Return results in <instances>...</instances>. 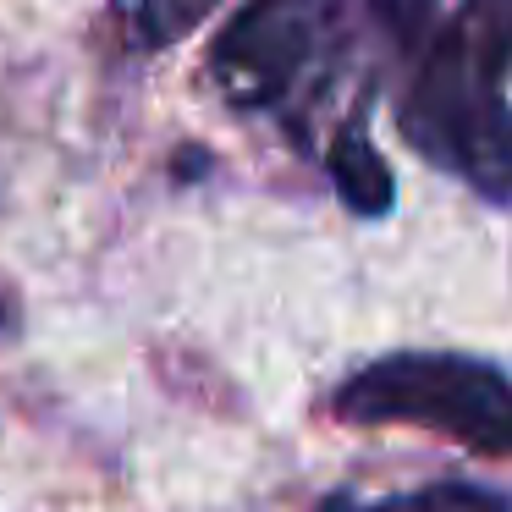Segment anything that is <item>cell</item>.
Returning a JSON list of instances; mask_svg holds the SVG:
<instances>
[{"mask_svg": "<svg viewBox=\"0 0 512 512\" xmlns=\"http://www.w3.org/2000/svg\"><path fill=\"white\" fill-rule=\"evenodd\" d=\"M320 512H397L386 501V507H375V501H358V496H331V501H320Z\"/></svg>", "mask_w": 512, "mask_h": 512, "instance_id": "7", "label": "cell"}, {"mask_svg": "<svg viewBox=\"0 0 512 512\" xmlns=\"http://www.w3.org/2000/svg\"><path fill=\"white\" fill-rule=\"evenodd\" d=\"M342 424H419L479 457H512V375L468 353H391L331 397Z\"/></svg>", "mask_w": 512, "mask_h": 512, "instance_id": "2", "label": "cell"}, {"mask_svg": "<svg viewBox=\"0 0 512 512\" xmlns=\"http://www.w3.org/2000/svg\"><path fill=\"white\" fill-rule=\"evenodd\" d=\"M215 12V0H116V28L133 50H171L188 39L204 17Z\"/></svg>", "mask_w": 512, "mask_h": 512, "instance_id": "5", "label": "cell"}, {"mask_svg": "<svg viewBox=\"0 0 512 512\" xmlns=\"http://www.w3.org/2000/svg\"><path fill=\"white\" fill-rule=\"evenodd\" d=\"M369 0H248L210 50V72L237 111H281L320 94L353 50Z\"/></svg>", "mask_w": 512, "mask_h": 512, "instance_id": "3", "label": "cell"}, {"mask_svg": "<svg viewBox=\"0 0 512 512\" xmlns=\"http://www.w3.org/2000/svg\"><path fill=\"white\" fill-rule=\"evenodd\" d=\"M397 512H512V496L490 485H468V479H441V485L413 490L408 501H391Z\"/></svg>", "mask_w": 512, "mask_h": 512, "instance_id": "6", "label": "cell"}, {"mask_svg": "<svg viewBox=\"0 0 512 512\" xmlns=\"http://www.w3.org/2000/svg\"><path fill=\"white\" fill-rule=\"evenodd\" d=\"M325 166H331L336 199H342L353 215L375 221V215L391 210V199H397V182H391V171H386V160H380V149L369 144L358 127H342V133L331 138V155H325Z\"/></svg>", "mask_w": 512, "mask_h": 512, "instance_id": "4", "label": "cell"}, {"mask_svg": "<svg viewBox=\"0 0 512 512\" xmlns=\"http://www.w3.org/2000/svg\"><path fill=\"white\" fill-rule=\"evenodd\" d=\"M512 0H463L424 39L402 94V138L490 204H512Z\"/></svg>", "mask_w": 512, "mask_h": 512, "instance_id": "1", "label": "cell"}]
</instances>
